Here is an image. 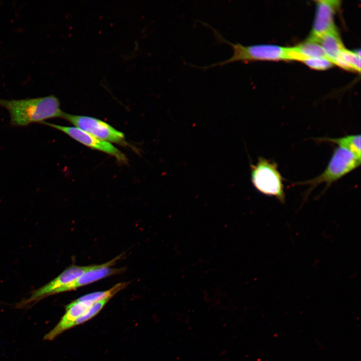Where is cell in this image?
I'll use <instances>...</instances> for the list:
<instances>
[{"label": "cell", "mask_w": 361, "mask_h": 361, "mask_svg": "<svg viewBox=\"0 0 361 361\" xmlns=\"http://www.w3.org/2000/svg\"><path fill=\"white\" fill-rule=\"evenodd\" d=\"M0 107L8 111L11 124L16 127L41 124L48 119L62 118L64 113L59 99L53 95L21 99L0 98Z\"/></svg>", "instance_id": "1"}, {"label": "cell", "mask_w": 361, "mask_h": 361, "mask_svg": "<svg viewBox=\"0 0 361 361\" xmlns=\"http://www.w3.org/2000/svg\"><path fill=\"white\" fill-rule=\"evenodd\" d=\"M213 30L217 39L229 45L232 49L233 53L228 59L205 67L204 68L225 65L235 62L247 63L255 61L292 60L291 48L269 44L244 46L239 43L229 42L218 32L214 29Z\"/></svg>", "instance_id": "2"}, {"label": "cell", "mask_w": 361, "mask_h": 361, "mask_svg": "<svg viewBox=\"0 0 361 361\" xmlns=\"http://www.w3.org/2000/svg\"><path fill=\"white\" fill-rule=\"evenodd\" d=\"M361 160L349 150L339 146L335 147L326 167L320 174L312 179L294 184L309 186L305 196V198H307L320 184L324 183V191L327 190L333 183L357 168Z\"/></svg>", "instance_id": "3"}, {"label": "cell", "mask_w": 361, "mask_h": 361, "mask_svg": "<svg viewBox=\"0 0 361 361\" xmlns=\"http://www.w3.org/2000/svg\"><path fill=\"white\" fill-rule=\"evenodd\" d=\"M251 179L258 192L275 197L282 204L285 203L284 178L275 161L259 157L256 164L251 165Z\"/></svg>", "instance_id": "4"}, {"label": "cell", "mask_w": 361, "mask_h": 361, "mask_svg": "<svg viewBox=\"0 0 361 361\" xmlns=\"http://www.w3.org/2000/svg\"><path fill=\"white\" fill-rule=\"evenodd\" d=\"M63 118L87 133L104 141L125 144L123 133L108 123L94 117L65 113Z\"/></svg>", "instance_id": "5"}, {"label": "cell", "mask_w": 361, "mask_h": 361, "mask_svg": "<svg viewBox=\"0 0 361 361\" xmlns=\"http://www.w3.org/2000/svg\"><path fill=\"white\" fill-rule=\"evenodd\" d=\"M94 265L80 266L72 265L64 270L60 274L47 284L34 290L28 299L22 300L18 305L19 307L35 303L40 300L53 294L60 293L61 290L74 282Z\"/></svg>", "instance_id": "6"}, {"label": "cell", "mask_w": 361, "mask_h": 361, "mask_svg": "<svg viewBox=\"0 0 361 361\" xmlns=\"http://www.w3.org/2000/svg\"><path fill=\"white\" fill-rule=\"evenodd\" d=\"M41 124L60 130L91 149L114 156L121 162L125 163L127 161L124 154L111 143L100 139L78 128L60 125L47 121L43 122Z\"/></svg>", "instance_id": "7"}, {"label": "cell", "mask_w": 361, "mask_h": 361, "mask_svg": "<svg viewBox=\"0 0 361 361\" xmlns=\"http://www.w3.org/2000/svg\"><path fill=\"white\" fill-rule=\"evenodd\" d=\"M316 11L312 31L308 39L317 42L323 35L336 28L334 15L339 7L340 1H316ZM318 43V42H317Z\"/></svg>", "instance_id": "8"}, {"label": "cell", "mask_w": 361, "mask_h": 361, "mask_svg": "<svg viewBox=\"0 0 361 361\" xmlns=\"http://www.w3.org/2000/svg\"><path fill=\"white\" fill-rule=\"evenodd\" d=\"M94 303L78 298L66 306V312L58 323L44 337V340H52L67 329L74 327L76 320L84 314Z\"/></svg>", "instance_id": "9"}, {"label": "cell", "mask_w": 361, "mask_h": 361, "mask_svg": "<svg viewBox=\"0 0 361 361\" xmlns=\"http://www.w3.org/2000/svg\"><path fill=\"white\" fill-rule=\"evenodd\" d=\"M121 257V255H120L106 263L94 265L92 268L84 273L74 282L63 287L61 290L60 293L75 290L105 277L121 273L124 271V268L111 267Z\"/></svg>", "instance_id": "10"}, {"label": "cell", "mask_w": 361, "mask_h": 361, "mask_svg": "<svg viewBox=\"0 0 361 361\" xmlns=\"http://www.w3.org/2000/svg\"><path fill=\"white\" fill-rule=\"evenodd\" d=\"M317 42L322 47L328 59L335 65L345 48L336 28L323 35Z\"/></svg>", "instance_id": "11"}, {"label": "cell", "mask_w": 361, "mask_h": 361, "mask_svg": "<svg viewBox=\"0 0 361 361\" xmlns=\"http://www.w3.org/2000/svg\"><path fill=\"white\" fill-rule=\"evenodd\" d=\"M314 139L319 142L336 144L338 146L349 150L358 159L361 160L360 134L348 135L338 138L319 137Z\"/></svg>", "instance_id": "12"}, {"label": "cell", "mask_w": 361, "mask_h": 361, "mask_svg": "<svg viewBox=\"0 0 361 361\" xmlns=\"http://www.w3.org/2000/svg\"><path fill=\"white\" fill-rule=\"evenodd\" d=\"M293 49L297 53L301 55L304 59L306 58H320L329 60L320 45L317 42L309 39L293 47Z\"/></svg>", "instance_id": "13"}, {"label": "cell", "mask_w": 361, "mask_h": 361, "mask_svg": "<svg viewBox=\"0 0 361 361\" xmlns=\"http://www.w3.org/2000/svg\"><path fill=\"white\" fill-rule=\"evenodd\" d=\"M110 299V298L108 297L104 298L93 303L84 314L76 320L74 326L88 321L95 316L103 308Z\"/></svg>", "instance_id": "14"}, {"label": "cell", "mask_w": 361, "mask_h": 361, "mask_svg": "<svg viewBox=\"0 0 361 361\" xmlns=\"http://www.w3.org/2000/svg\"><path fill=\"white\" fill-rule=\"evenodd\" d=\"M340 57L347 64L350 70L360 72V56L355 52L344 48L341 53Z\"/></svg>", "instance_id": "15"}, {"label": "cell", "mask_w": 361, "mask_h": 361, "mask_svg": "<svg viewBox=\"0 0 361 361\" xmlns=\"http://www.w3.org/2000/svg\"><path fill=\"white\" fill-rule=\"evenodd\" d=\"M301 62L312 69L320 70L329 69L333 65L329 60L320 58H306Z\"/></svg>", "instance_id": "16"}]
</instances>
